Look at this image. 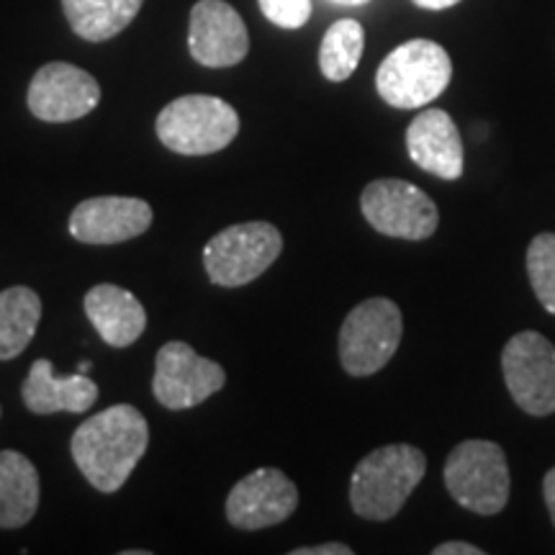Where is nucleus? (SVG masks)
<instances>
[{
  "mask_svg": "<svg viewBox=\"0 0 555 555\" xmlns=\"http://www.w3.org/2000/svg\"><path fill=\"white\" fill-rule=\"evenodd\" d=\"M147 446L150 427L144 414L131 404H116L82 422L69 450L88 483L103 494H114L129 481Z\"/></svg>",
  "mask_w": 555,
  "mask_h": 555,
  "instance_id": "f257e3e1",
  "label": "nucleus"
},
{
  "mask_svg": "<svg viewBox=\"0 0 555 555\" xmlns=\"http://www.w3.org/2000/svg\"><path fill=\"white\" fill-rule=\"evenodd\" d=\"M427 474V457L420 448L393 442L358 463L350 478V504L358 517L386 522L397 517L412 491Z\"/></svg>",
  "mask_w": 555,
  "mask_h": 555,
  "instance_id": "f03ea898",
  "label": "nucleus"
},
{
  "mask_svg": "<svg viewBox=\"0 0 555 555\" xmlns=\"http://www.w3.org/2000/svg\"><path fill=\"white\" fill-rule=\"evenodd\" d=\"M157 137L165 147L185 157L221 152L240 134V116L217 95H183L157 114Z\"/></svg>",
  "mask_w": 555,
  "mask_h": 555,
  "instance_id": "7ed1b4c3",
  "label": "nucleus"
},
{
  "mask_svg": "<svg viewBox=\"0 0 555 555\" xmlns=\"http://www.w3.org/2000/svg\"><path fill=\"white\" fill-rule=\"evenodd\" d=\"M453 78V62L437 41L412 39L380 62L378 95L393 108H422L446 93Z\"/></svg>",
  "mask_w": 555,
  "mask_h": 555,
  "instance_id": "20e7f679",
  "label": "nucleus"
},
{
  "mask_svg": "<svg viewBox=\"0 0 555 555\" xmlns=\"http://www.w3.org/2000/svg\"><path fill=\"white\" fill-rule=\"evenodd\" d=\"M446 486L463 509L481 517L499 515L509 502V466L491 440L461 442L446 461Z\"/></svg>",
  "mask_w": 555,
  "mask_h": 555,
  "instance_id": "39448f33",
  "label": "nucleus"
},
{
  "mask_svg": "<svg viewBox=\"0 0 555 555\" xmlns=\"http://www.w3.org/2000/svg\"><path fill=\"white\" fill-rule=\"evenodd\" d=\"M404 322L391 298L373 296L345 317L339 330V363L350 376H373L397 356Z\"/></svg>",
  "mask_w": 555,
  "mask_h": 555,
  "instance_id": "423d86ee",
  "label": "nucleus"
},
{
  "mask_svg": "<svg viewBox=\"0 0 555 555\" xmlns=\"http://www.w3.org/2000/svg\"><path fill=\"white\" fill-rule=\"evenodd\" d=\"M283 237L268 221H245L219 232L204 247L208 281L224 288H237L260 278L281 258Z\"/></svg>",
  "mask_w": 555,
  "mask_h": 555,
  "instance_id": "0eeeda50",
  "label": "nucleus"
},
{
  "mask_svg": "<svg viewBox=\"0 0 555 555\" xmlns=\"http://www.w3.org/2000/svg\"><path fill=\"white\" fill-rule=\"evenodd\" d=\"M360 208L367 224L386 237L420 242L433 237L440 224L435 201L414 183L399 178H380L365 185Z\"/></svg>",
  "mask_w": 555,
  "mask_h": 555,
  "instance_id": "6e6552de",
  "label": "nucleus"
},
{
  "mask_svg": "<svg viewBox=\"0 0 555 555\" xmlns=\"http://www.w3.org/2000/svg\"><path fill=\"white\" fill-rule=\"evenodd\" d=\"M502 373L509 397L522 412H555V347L540 332H519L504 345Z\"/></svg>",
  "mask_w": 555,
  "mask_h": 555,
  "instance_id": "1a4fd4ad",
  "label": "nucleus"
},
{
  "mask_svg": "<svg viewBox=\"0 0 555 555\" xmlns=\"http://www.w3.org/2000/svg\"><path fill=\"white\" fill-rule=\"evenodd\" d=\"M227 384L224 367L214 360L201 358L191 345L172 339L159 347L155 360L152 393L165 409H191L204 404L208 397Z\"/></svg>",
  "mask_w": 555,
  "mask_h": 555,
  "instance_id": "9d476101",
  "label": "nucleus"
},
{
  "mask_svg": "<svg viewBox=\"0 0 555 555\" xmlns=\"http://www.w3.org/2000/svg\"><path fill=\"white\" fill-rule=\"evenodd\" d=\"M26 103L39 121H78L99 108L101 86L82 67L69 62H50L34 73Z\"/></svg>",
  "mask_w": 555,
  "mask_h": 555,
  "instance_id": "9b49d317",
  "label": "nucleus"
},
{
  "mask_svg": "<svg viewBox=\"0 0 555 555\" xmlns=\"http://www.w3.org/2000/svg\"><path fill=\"white\" fill-rule=\"evenodd\" d=\"M298 506L296 483L278 468H258L234 483L227 496V519L237 530L281 525Z\"/></svg>",
  "mask_w": 555,
  "mask_h": 555,
  "instance_id": "f8f14e48",
  "label": "nucleus"
},
{
  "mask_svg": "<svg viewBox=\"0 0 555 555\" xmlns=\"http://www.w3.org/2000/svg\"><path fill=\"white\" fill-rule=\"evenodd\" d=\"M189 50L204 67L240 65L249 52L245 21L224 0H198L191 11Z\"/></svg>",
  "mask_w": 555,
  "mask_h": 555,
  "instance_id": "ddd939ff",
  "label": "nucleus"
},
{
  "mask_svg": "<svg viewBox=\"0 0 555 555\" xmlns=\"http://www.w3.org/2000/svg\"><path fill=\"white\" fill-rule=\"evenodd\" d=\"M152 206L131 196H99L80 201L69 214V234L82 245H119L152 227Z\"/></svg>",
  "mask_w": 555,
  "mask_h": 555,
  "instance_id": "4468645a",
  "label": "nucleus"
},
{
  "mask_svg": "<svg viewBox=\"0 0 555 555\" xmlns=\"http://www.w3.org/2000/svg\"><path fill=\"white\" fill-rule=\"evenodd\" d=\"M406 150L412 163L437 178L457 180L463 176V139L446 111H422L406 129Z\"/></svg>",
  "mask_w": 555,
  "mask_h": 555,
  "instance_id": "2eb2a0df",
  "label": "nucleus"
},
{
  "mask_svg": "<svg viewBox=\"0 0 555 555\" xmlns=\"http://www.w3.org/2000/svg\"><path fill=\"white\" fill-rule=\"evenodd\" d=\"M21 397H24L26 409L34 414H80L95 404L99 386L80 371L73 376H57L50 360L39 358L31 365L24 386H21Z\"/></svg>",
  "mask_w": 555,
  "mask_h": 555,
  "instance_id": "dca6fc26",
  "label": "nucleus"
},
{
  "mask_svg": "<svg viewBox=\"0 0 555 555\" xmlns=\"http://www.w3.org/2000/svg\"><path fill=\"white\" fill-rule=\"evenodd\" d=\"M86 314L99 332L101 339L111 347H129L147 330V311L131 291L101 283L86 294Z\"/></svg>",
  "mask_w": 555,
  "mask_h": 555,
  "instance_id": "f3484780",
  "label": "nucleus"
},
{
  "mask_svg": "<svg viewBox=\"0 0 555 555\" xmlns=\"http://www.w3.org/2000/svg\"><path fill=\"white\" fill-rule=\"evenodd\" d=\"M39 474L18 450H0V527L29 525L39 509Z\"/></svg>",
  "mask_w": 555,
  "mask_h": 555,
  "instance_id": "a211bd4d",
  "label": "nucleus"
},
{
  "mask_svg": "<svg viewBox=\"0 0 555 555\" xmlns=\"http://www.w3.org/2000/svg\"><path fill=\"white\" fill-rule=\"evenodd\" d=\"M144 0H62L69 29L80 39L101 41L114 39L137 18Z\"/></svg>",
  "mask_w": 555,
  "mask_h": 555,
  "instance_id": "6ab92c4d",
  "label": "nucleus"
},
{
  "mask_svg": "<svg viewBox=\"0 0 555 555\" xmlns=\"http://www.w3.org/2000/svg\"><path fill=\"white\" fill-rule=\"evenodd\" d=\"M41 322V298L26 286L0 294V360L18 358L31 345Z\"/></svg>",
  "mask_w": 555,
  "mask_h": 555,
  "instance_id": "aec40b11",
  "label": "nucleus"
},
{
  "mask_svg": "<svg viewBox=\"0 0 555 555\" xmlns=\"http://www.w3.org/2000/svg\"><path fill=\"white\" fill-rule=\"evenodd\" d=\"M365 31L356 18H343L332 24L319 47V67L332 82H343L356 73L363 57Z\"/></svg>",
  "mask_w": 555,
  "mask_h": 555,
  "instance_id": "412c9836",
  "label": "nucleus"
},
{
  "mask_svg": "<svg viewBox=\"0 0 555 555\" xmlns=\"http://www.w3.org/2000/svg\"><path fill=\"white\" fill-rule=\"evenodd\" d=\"M527 275L547 314L555 317V234L543 232L527 247Z\"/></svg>",
  "mask_w": 555,
  "mask_h": 555,
  "instance_id": "4be33fe9",
  "label": "nucleus"
},
{
  "mask_svg": "<svg viewBox=\"0 0 555 555\" xmlns=\"http://www.w3.org/2000/svg\"><path fill=\"white\" fill-rule=\"evenodd\" d=\"M260 11L281 29H301L311 18V0H260Z\"/></svg>",
  "mask_w": 555,
  "mask_h": 555,
  "instance_id": "5701e85b",
  "label": "nucleus"
},
{
  "mask_svg": "<svg viewBox=\"0 0 555 555\" xmlns=\"http://www.w3.org/2000/svg\"><path fill=\"white\" fill-rule=\"evenodd\" d=\"M291 555H352V547L343 543L309 545V547H296V551H291Z\"/></svg>",
  "mask_w": 555,
  "mask_h": 555,
  "instance_id": "b1692460",
  "label": "nucleus"
},
{
  "mask_svg": "<svg viewBox=\"0 0 555 555\" xmlns=\"http://www.w3.org/2000/svg\"><path fill=\"white\" fill-rule=\"evenodd\" d=\"M435 555H483L481 547L470 545V543H442L437 545Z\"/></svg>",
  "mask_w": 555,
  "mask_h": 555,
  "instance_id": "393cba45",
  "label": "nucleus"
},
{
  "mask_svg": "<svg viewBox=\"0 0 555 555\" xmlns=\"http://www.w3.org/2000/svg\"><path fill=\"white\" fill-rule=\"evenodd\" d=\"M543 496H545V506L551 512V519L555 525V468H551L543 478Z\"/></svg>",
  "mask_w": 555,
  "mask_h": 555,
  "instance_id": "a878e982",
  "label": "nucleus"
},
{
  "mask_svg": "<svg viewBox=\"0 0 555 555\" xmlns=\"http://www.w3.org/2000/svg\"><path fill=\"white\" fill-rule=\"evenodd\" d=\"M414 3L427 11H442V9H450V5L461 3V0H414Z\"/></svg>",
  "mask_w": 555,
  "mask_h": 555,
  "instance_id": "bb28decb",
  "label": "nucleus"
},
{
  "mask_svg": "<svg viewBox=\"0 0 555 555\" xmlns=\"http://www.w3.org/2000/svg\"><path fill=\"white\" fill-rule=\"evenodd\" d=\"M335 3H343V5H363V3H371V0H335Z\"/></svg>",
  "mask_w": 555,
  "mask_h": 555,
  "instance_id": "cd10ccee",
  "label": "nucleus"
}]
</instances>
